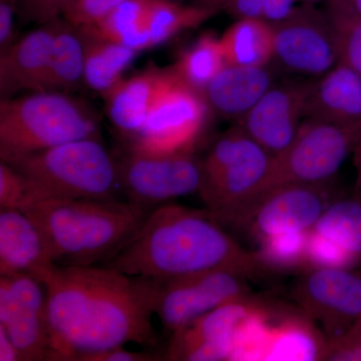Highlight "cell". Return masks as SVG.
I'll return each instance as SVG.
<instances>
[{
	"label": "cell",
	"instance_id": "cell-33",
	"mask_svg": "<svg viewBox=\"0 0 361 361\" xmlns=\"http://www.w3.org/2000/svg\"><path fill=\"white\" fill-rule=\"evenodd\" d=\"M75 0H18V21L23 25H45L61 18Z\"/></svg>",
	"mask_w": 361,
	"mask_h": 361
},
{
	"label": "cell",
	"instance_id": "cell-12",
	"mask_svg": "<svg viewBox=\"0 0 361 361\" xmlns=\"http://www.w3.org/2000/svg\"><path fill=\"white\" fill-rule=\"evenodd\" d=\"M299 310L322 326L326 337L338 336L361 318V270L313 268L303 271L294 287Z\"/></svg>",
	"mask_w": 361,
	"mask_h": 361
},
{
	"label": "cell",
	"instance_id": "cell-18",
	"mask_svg": "<svg viewBox=\"0 0 361 361\" xmlns=\"http://www.w3.org/2000/svg\"><path fill=\"white\" fill-rule=\"evenodd\" d=\"M54 30V20L39 25L0 54L1 99L21 92H40L51 59Z\"/></svg>",
	"mask_w": 361,
	"mask_h": 361
},
{
	"label": "cell",
	"instance_id": "cell-20",
	"mask_svg": "<svg viewBox=\"0 0 361 361\" xmlns=\"http://www.w3.org/2000/svg\"><path fill=\"white\" fill-rule=\"evenodd\" d=\"M275 84L270 65H226L204 90L203 96L211 111L238 122Z\"/></svg>",
	"mask_w": 361,
	"mask_h": 361
},
{
	"label": "cell",
	"instance_id": "cell-22",
	"mask_svg": "<svg viewBox=\"0 0 361 361\" xmlns=\"http://www.w3.org/2000/svg\"><path fill=\"white\" fill-rule=\"evenodd\" d=\"M52 265L44 240L23 211H0V275L30 274L39 279Z\"/></svg>",
	"mask_w": 361,
	"mask_h": 361
},
{
	"label": "cell",
	"instance_id": "cell-35",
	"mask_svg": "<svg viewBox=\"0 0 361 361\" xmlns=\"http://www.w3.org/2000/svg\"><path fill=\"white\" fill-rule=\"evenodd\" d=\"M16 20H18V0H0V54L18 39Z\"/></svg>",
	"mask_w": 361,
	"mask_h": 361
},
{
	"label": "cell",
	"instance_id": "cell-2",
	"mask_svg": "<svg viewBox=\"0 0 361 361\" xmlns=\"http://www.w3.org/2000/svg\"><path fill=\"white\" fill-rule=\"evenodd\" d=\"M104 266L160 283L219 268L245 271L250 276L262 270L254 251L239 245L207 209L172 202L154 208Z\"/></svg>",
	"mask_w": 361,
	"mask_h": 361
},
{
	"label": "cell",
	"instance_id": "cell-41",
	"mask_svg": "<svg viewBox=\"0 0 361 361\" xmlns=\"http://www.w3.org/2000/svg\"><path fill=\"white\" fill-rule=\"evenodd\" d=\"M356 16L361 18V0H341Z\"/></svg>",
	"mask_w": 361,
	"mask_h": 361
},
{
	"label": "cell",
	"instance_id": "cell-42",
	"mask_svg": "<svg viewBox=\"0 0 361 361\" xmlns=\"http://www.w3.org/2000/svg\"><path fill=\"white\" fill-rule=\"evenodd\" d=\"M302 1L308 2V4H314V2L323 1V0H302Z\"/></svg>",
	"mask_w": 361,
	"mask_h": 361
},
{
	"label": "cell",
	"instance_id": "cell-10",
	"mask_svg": "<svg viewBox=\"0 0 361 361\" xmlns=\"http://www.w3.org/2000/svg\"><path fill=\"white\" fill-rule=\"evenodd\" d=\"M210 111L203 94L175 73L152 106L141 130L133 137L130 148L157 153L194 152Z\"/></svg>",
	"mask_w": 361,
	"mask_h": 361
},
{
	"label": "cell",
	"instance_id": "cell-29",
	"mask_svg": "<svg viewBox=\"0 0 361 361\" xmlns=\"http://www.w3.org/2000/svg\"><path fill=\"white\" fill-rule=\"evenodd\" d=\"M308 232L282 233L258 241L254 253L262 270L303 272L307 269Z\"/></svg>",
	"mask_w": 361,
	"mask_h": 361
},
{
	"label": "cell",
	"instance_id": "cell-19",
	"mask_svg": "<svg viewBox=\"0 0 361 361\" xmlns=\"http://www.w3.org/2000/svg\"><path fill=\"white\" fill-rule=\"evenodd\" d=\"M172 66H151L133 77L123 78L104 94L106 111L116 129L135 137L146 122L152 106L174 78Z\"/></svg>",
	"mask_w": 361,
	"mask_h": 361
},
{
	"label": "cell",
	"instance_id": "cell-40",
	"mask_svg": "<svg viewBox=\"0 0 361 361\" xmlns=\"http://www.w3.org/2000/svg\"><path fill=\"white\" fill-rule=\"evenodd\" d=\"M228 1L229 0H194L193 4L218 13V11L224 9Z\"/></svg>",
	"mask_w": 361,
	"mask_h": 361
},
{
	"label": "cell",
	"instance_id": "cell-34",
	"mask_svg": "<svg viewBox=\"0 0 361 361\" xmlns=\"http://www.w3.org/2000/svg\"><path fill=\"white\" fill-rule=\"evenodd\" d=\"M323 360L361 361V331L353 325L338 336L326 337Z\"/></svg>",
	"mask_w": 361,
	"mask_h": 361
},
{
	"label": "cell",
	"instance_id": "cell-14",
	"mask_svg": "<svg viewBox=\"0 0 361 361\" xmlns=\"http://www.w3.org/2000/svg\"><path fill=\"white\" fill-rule=\"evenodd\" d=\"M336 196L329 184L275 187L255 202L236 228L256 242L282 233L308 232Z\"/></svg>",
	"mask_w": 361,
	"mask_h": 361
},
{
	"label": "cell",
	"instance_id": "cell-5",
	"mask_svg": "<svg viewBox=\"0 0 361 361\" xmlns=\"http://www.w3.org/2000/svg\"><path fill=\"white\" fill-rule=\"evenodd\" d=\"M6 163L27 180L30 202L49 198L114 200L121 189L118 161L99 137L66 142Z\"/></svg>",
	"mask_w": 361,
	"mask_h": 361
},
{
	"label": "cell",
	"instance_id": "cell-4",
	"mask_svg": "<svg viewBox=\"0 0 361 361\" xmlns=\"http://www.w3.org/2000/svg\"><path fill=\"white\" fill-rule=\"evenodd\" d=\"M87 137H99V116L70 94L35 92L0 99L1 161Z\"/></svg>",
	"mask_w": 361,
	"mask_h": 361
},
{
	"label": "cell",
	"instance_id": "cell-24",
	"mask_svg": "<svg viewBox=\"0 0 361 361\" xmlns=\"http://www.w3.org/2000/svg\"><path fill=\"white\" fill-rule=\"evenodd\" d=\"M78 30L84 45L85 85L104 97L123 80L137 52L104 37L94 25Z\"/></svg>",
	"mask_w": 361,
	"mask_h": 361
},
{
	"label": "cell",
	"instance_id": "cell-28",
	"mask_svg": "<svg viewBox=\"0 0 361 361\" xmlns=\"http://www.w3.org/2000/svg\"><path fill=\"white\" fill-rule=\"evenodd\" d=\"M226 65L220 37L206 32L180 54L172 68L180 80L203 94Z\"/></svg>",
	"mask_w": 361,
	"mask_h": 361
},
{
	"label": "cell",
	"instance_id": "cell-37",
	"mask_svg": "<svg viewBox=\"0 0 361 361\" xmlns=\"http://www.w3.org/2000/svg\"><path fill=\"white\" fill-rule=\"evenodd\" d=\"M299 0H263V20L271 25L281 23L297 9Z\"/></svg>",
	"mask_w": 361,
	"mask_h": 361
},
{
	"label": "cell",
	"instance_id": "cell-27",
	"mask_svg": "<svg viewBox=\"0 0 361 361\" xmlns=\"http://www.w3.org/2000/svg\"><path fill=\"white\" fill-rule=\"evenodd\" d=\"M311 231L336 246L353 268L361 266V202L337 198L322 214Z\"/></svg>",
	"mask_w": 361,
	"mask_h": 361
},
{
	"label": "cell",
	"instance_id": "cell-16",
	"mask_svg": "<svg viewBox=\"0 0 361 361\" xmlns=\"http://www.w3.org/2000/svg\"><path fill=\"white\" fill-rule=\"evenodd\" d=\"M262 304L248 295L197 318L172 334L165 357L170 360H231L237 331Z\"/></svg>",
	"mask_w": 361,
	"mask_h": 361
},
{
	"label": "cell",
	"instance_id": "cell-36",
	"mask_svg": "<svg viewBox=\"0 0 361 361\" xmlns=\"http://www.w3.org/2000/svg\"><path fill=\"white\" fill-rule=\"evenodd\" d=\"M160 360L158 355L148 353H137L125 348V346L109 349L102 353L87 356L82 361H149Z\"/></svg>",
	"mask_w": 361,
	"mask_h": 361
},
{
	"label": "cell",
	"instance_id": "cell-23",
	"mask_svg": "<svg viewBox=\"0 0 361 361\" xmlns=\"http://www.w3.org/2000/svg\"><path fill=\"white\" fill-rule=\"evenodd\" d=\"M325 344V334L302 311L273 308L263 360H323Z\"/></svg>",
	"mask_w": 361,
	"mask_h": 361
},
{
	"label": "cell",
	"instance_id": "cell-8",
	"mask_svg": "<svg viewBox=\"0 0 361 361\" xmlns=\"http://www.w3.org/2000/svg\"><path fill=\"white\" fill-rule=\"evenodd\" d=\"M121 189L128 201L147 209L199 193L202 160L194 152L157 153L130 148L118 161Z\"/></svg>",
	"mask_w": 361,
	"mask_h": 361
},
{
	"label": "cell",
	"instance_id": "cell-6",
	"mask_svg": "<svg viewBox=\"0 0 361 361\" xmlns=\"http://www.w3.org/2000/svg\"><path fill=\"white\" fill-rule=\"evenodd\" d=\"M274 158L239 126L221 135L201 159L199 194L207 210L236 228L264 193Z\"/></svg>",
	"mask_w": 361,
	"mask_h": 361
},
{
	"label": "cell",
	"instance_id": "cell-9",
	"mask_svg": "<svg viewBox=\"0 0 361 361\" xmlns=\"http://www.w3.org/2000/svg\"><path fill=\"white\" fill-rule=\"evenodd\" d=\"M216 13L174 0H126L94 26L104 37L139 54L197 27Z\"/></svg>",
	"mask_w": 361,
	"mask_h": 361
},
{
	"label": "cell",
	"instance_id": "cell-1",
	"mask_svg": "<svg viewBox=\"0 0 361 361\" xmlns=\"http://www.w3.org/2000/svg\"><path fill=\"white\" fill-rule=\"evenodd\" d=\"M39 280L47 292L51 360H84L128 343L158 344L152 316L160 282L106 266L56 264Z\"/></svg>",
	"mask_w": 361,
	"mask_h": 361
},
{
	"label": "cell",
	"instance_id": "cell-21",
	"mask_svg": "<svg viewBox=\"0 0 361 361\" xmlns=\"http://www.w3.org/2000/svg\"><path fill=\"white\" fill-rule=\"evenodd\" d=\"M361 126V75L338 63L310 80L305 120Z\"/></svg>",
	"mask_w": 361,
	"mask_h": 361
},
{
	"label": "cell",
	"instance_id": "cell-17",
	"mask_svg": "<svg viewBox=\"0 0 361 361\" xmlns=\"http://www.w3.org/2000/svg\"><path fill=\"white\" fill-rule=\"evenodd\" d=\"M310 80L275 84L236 125L271 155H281L305 120Z\"/></svg>",
	"mask_w": 361,
	"mask_h": 361
},
{
	"label": "cell",
	"instance_id": "cell-38",
	"mask_svg": "<svg viewBox=\"0 0 361 361\" xmlns=\"http://www.w3.org/2000/svg\"><path fill=\"white\" fill-rule=\"evenodd\" d=\"M223 11L231 14L236 20H263V0H229Z\"/></svg>",
	"mask_w": 361,
	"mask_h": 361
},
{
	"label": "cell",
	"instance_id": "cell-7",
	"mask_svg": "<svg viewBox=\"0 0 361 361\" xmlns=\"http://www.w3.org/2000/svg\"><path fill=\"white\" fill-rule=\"evenodd\" d=\"M360 142L361 126L306 118L288 149L275 157L263 194L282 185L329 184Z\"/></svg>",
	"mask_w": 361,
	"mask_h": 361
},
{
	"label": "cell",
	"instance_id": "cell-26",
	"mask_svg": "<svg viewBox=\"0 0 361 361\" xmlns=\"http://www.w3.org/2000/svg\"><path fill=\"white\" fill-rule=\"evenodd\" d=\"M220 40L227 65L265 66L274 59V27L264 20H236Z\"/></svg>",
	"mask_w": 361,
	"mask_h": 361
},
{
	"label": "cell",
	"instance_id": "cell-13",
	"mask_svg": "<svg viewBox=\"0 0 361 361\" xmlns=\"http://www.w3.org/2000/svg\"><path fill=\"white\" fill-rule=\"evenodd\" d=\"M274 27V59L305 80H315L339 63L331 23L326 13L310 6H298Z\"/></svg>",
	"mask_w": 361,
	"mask_h": 361
},
{
	"label": "cell",
	"instance_id": "cell-11",
	"mask_svg": "<svg viewBox=\"0 0 361 361\" xmlns=\"http://www.w3.org/2000/svg\"><path fill=\"white\" fill-rule=\"evenodd\" d=\"M245 271L219 268L160 283L156 314L171 334L226 303L250 295Z\"/></svg>",
	"mask_w": 361,
	"mask_h": 361
},
{
	"label": "cell",
	"instance_id": "cell-3",
	"mask_svg": "<svg viewBox=\"0 0 361 361\" xmlns=\"http://www.w3.org/2000/svg\"><path fill=\"white\" fill-rule=\"evenodd\" d=\"M21 211L37 226L51 262L59 266L108 262L148 215L142 207L116 199H37Z\"/></svg>",
	"mask_w": 361,
	"mask_h": 361
},
{
	"label": "cell",
	"instance_id": "cell-15",
	"mask_svg": "<svg viewBox=\"0 0 361 361\" xmlns=\"http://www.w3.org/2000/svg\"><path fill=\"white\" fill-rule=\"evenodd\" d=\"M0 326L21 360H51L47 292L39 279L30 274L0 277Z\"/></svg>",
	"mask_w": 361,
	"mask_h": 361
},
{
	"label": "cell",
	"instance_id": "cell-43",
	"mask_svg": "<svg viewBox=\"0 0 361 361\" xmlns=\"http://www.w3.org/2000/svg\"><path fill=\"white\" fill-rule=\"evenodd\" d=\"M355 326L357 327V329H360L361 331V318L360 320H358L357 322L355 323Z\"/></svg>",
	"mask_w": 361,
	"mask_h": 361
},
{
	"label": "cell",
	"instance_id": "cell-25",
	"mask_svg": "<svg viewBox=\"0 0 361 361\" xmlns=\"http://www.w3.org/2000/svg\"><path fill=\"white\" fill-rule=\"evenodd\" d=\"M54 39L49 68L40 92L71 94L85 85L84 45L77 26L54 20Z\"/></svg>",
	"mask_w": 361,
	"mask_h": 361
},
{
	"label": "cell",
	"instance_id": "cell-32",
	"mask_svg": "<svg viewBox=\"0 0 361 361\" xmlns=\"http://www.w3.org/2000/svg\"><path fill=\"white\" fill-rule=\"evenodd\" d=\"M126 0H75L63 18L75 26L96 25Z\"/></svg>",
	"mask_w": 361,
	"mask_h": 361
},
{
	"label": "cell",
	"instance_id": "cell-44",
	"mask_svg": "<svg viewBox=\"0 0 361 361\" xmlns=\"http://www.w3.org/2000/svg\"><path fill=\"white\" fill-rule=\"evenodd\" d=\"M174 1H182V0H174Z\"/></svg>",
	"mask_w": 361,
	"mask_h": 361
},
{
	"label": "cell",
	"instance_id": "cell-39",
	"mask_svg": "<svg viewBox=\"0 0 361 361\" xmlns=\"http://www.w3.org/2000/svg\"><path fill=\"white\" fill-rule=\"evenodd\" d=\"M21 360L20 351L11 341L4 327L0 326V361H18Z\"/></svg>",
	"mask_w": 361,
	"mask_h": 361
},
{
	"label": "cell",
	"instance_id": "cell-31",
	"mask_svg": "<svg viewBox=\"0 0 361 361\" xmlns=\"http://www.w3.org/2000/svg\"><path fill=\"white\" fill-rule=\"evenodd\" d=\"M32 200L27 180L13 166L0 163V208L21 210Z\"/></svg>",
	"mask_w": 361,
	"mask_h": 361
},
{
	"label": "cell",
	"instance_id": "cell-30",
	"mask_svg": "<svg viewBox=\"0 0 361 361\" xmlns=\"http://www.w3.org/2000/svg\"><path fill=\"white\" fill-rule=\"evenodd\" d=\"M334 30L339 63L361 75V18L341 0H329L326 13Z\"/></svg>",
	"mask_w": 361,
	"mask_h": 361
}]
</instances>
